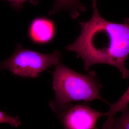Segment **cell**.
Masks as SVG:
<instances>
[{"mask_svg": "<svg viewBox=\"0 0 129 129\" xmlns=\"http://www.w3.org/2000/svg\"><path fill=\"white\" fill-rule=\"evenodd\" d=\"M93 14L89 21L80 23L81 31L66 49L74 52L83 60L84 68L98 63L116 67L123 78H129L125 62L129 55V19L123 23L105 20L99 14L96 0H92Z\"/></svg>", "mask_w": 129, "mask_h": 129, "instance_id": "1", "label": "cell"}, {"mask_svg": "<svg viewBox=\"0 0 129 129\" xmlns=\"http://www.w3.org/2000/svg\"><path fill=\"white\" fill-rule=\"evenodd\" d=\"M56 66L52 82L55 98L50 104L55 112L58 114L73 102L99 99L109 104L100 95L102 86L95 72L82 74L60 63Z\"/></svg>", "mask_w": 129, "mask_h": 129, "instance_id": "2", "label": "cell"}, {"mask_svg": "<svg viewBox=\"0 0 129 129\" xmlns=\"http://www.w3.org/2000/svg\"><path fill=\"white\" fill-rule=\"evenodd\" d=\"M61 56L57 51L44 54L19 46L11 56L0 62V70L7 69L18 76L36 78L40 73L60 63Z\"/></svg>", "mask_w": 129, "mask_h": 129, "instance_id": "3", "label": "cell"}, {"mask_svg": "<svg viewBox=\"0 0 129 129\" xmlns=\"http://www.w3.org/2000/svg\"><path fill=\"white\" fill-rule=\"evenodd\" d=\"M64 129H98L96 122L105 116L85 104H72L58 114Z\"/></svg>", "mask_w": 129, "mask_h": 129, "instance_id": "4", "label": "cell"}, {"mask_svg": "<svg viewBox=\"0 0 129 129\" xmlns=\"http://www.w3.org/2000/svg\"><path fill=\"white\" fill-rule=\"evenodd\" d=\"M55 32L53 24L46 19L38 18L30 26V35L32 39L38 43H45L53 38Z\"/></svg>", "mask_w": 129, "mask_h": 129, "instance_id": "5", "label": "cell"}, {"mask_svg": "<svg viewBox=\"0 0 129 129\" xmlns=\"http://www.w3.org/2000/svg\"><path fill=\"white\" fill-rule=\"evenodd\" d=\"M129 103V87L120 99L115 103L110 104L109 110L105 113V116L107 117V119L103 125V126L108 127L111 125L116 114L128 107Z\"/></svg>", "mask_w": 129, "mask_h": 129, "instance_id": "6", "label": "cell"}, {"mask_svg": "<svg viewBox=\"0 0 129 129\" xmlns=\"http://www.w3.org/2000/svg\"><path fill=\"white\" fill-rule=\"evenodd\" d=\"M54 7L50 13L51 15L55 14L62 9H68L74 11L79 9L83 11L84 7L80 4L79 0H56Z\"/></svg>", "mask_w": 129, "mask_h": 129, "instance_id": "7", "label": "cell"}, {"mask_svg": "<svg viewBox=\"0 0 129 129\" xmlns=\"http://www.w3.org/2000/svg\"><path fill=\"white\" fill-rule=\"evenodd\" d=\"M122 114L118 118H114L110 128L129 129V109L128 107L121 111Z\"/></svg>", "mask_w": 129, "mask_h": 129, "instance_id": "8", "label": "cell"}, {"mask_svg": "<svg viewBox=\"0 0 129 129\" xmlns=\"http://www.w3.org/2000/svg\"><path fill=\"white\" fill-rule=\"evenodd\" d=\"M0 123L9 124L12 126L18 127L21 123L18 117H14L8 115L5 112L0 111Z\"/></svg>", "mask_w": 129, "mask_h": 129, "instance_id": "9", "label": "cell"}, {"mask_svg": "<svg viewBox=\"0 0 129 129\" xmlns=\"http://www.w3.org/2000/svg\"><path fill=\"white\" fill-rule=\"evenodd\" d=\"M11 3L12 7L17 10H19L23 7V5L24 2L30 1L34 4L37 3V0H7Z\"/></svg>", "mask_w": 129, "mask_h": 129, "instance_id": "10", "label": "cell"}, {"mask_svg": "<svg viewBox=\"0 0 129 129\" xmlns=\"http://www.w3.org/2000/svg\"><path fill=\"white\" fill-rule=\"evenodd\" d=\"M111 129V128H110V129Z\"/></svg>", "mask_w": 129, "mask_h": 129, "instance_id": "11", "label": "cell"}]
</instances>
